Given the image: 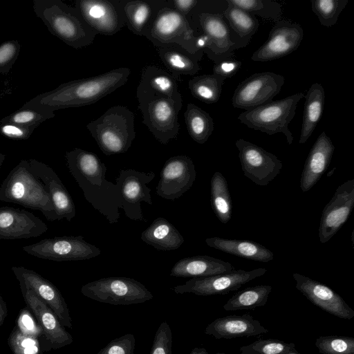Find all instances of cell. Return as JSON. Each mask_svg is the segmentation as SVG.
I'll list each match as a JSON object with an SVG mask.
<instances>
[{"mask_svg":"<svg viewBox=\"0 0 354 354\" xmlns=\"http://www.w3.org/2000/svg\"><path fill=\"white\" fill-rule=\"evenodd\" d=\"M130 68L120 67L104 73L63 83L55 88L38 94L21 107L54 112L62 109L87 106L124 85Z\"/></svg>","mask_w":354,"mask_h":354,"instance_id":"cell-1","label":"cell"},{"mask_svg":"<svg viewBox=\"0 0 354 354\" xmlns=\"http://www.w3.org/2000/svg\"><path fill=\"white\" fill-rule=\"evenodd\" d=\"M68 169L84 198L110 224L118 222L122 208L119 188L105 178L106 167L93 152L75 148L65 154Z\"/></svg>","mask_w":354,"mask_h":354,"instance_id":"cell-2","label":"cell"},{"mask_svg":"<svg viewBox=\"0 0 354 354\" xmlns=\"http://www.w3.org/2000/svg\"><path fill=\"white\" fill-rule=\"evenodd\" d=\"M32 8L48 31L72 48L91 45L97 35L75 7L61 0H34Z\"/></svg>","mask_w":354,"mask_h":354,"instance_id":"cell-3","label":"cell"},{"mask_svg":"<svg viewBox=\"0 0 354 354\" xmlns=\"http://www.w3.org/2000/svg\"><path fill=\"white\" fill-rule=\"evenodd\" d=\"M0 201L39 210L48 221L57 220L50 196L32 171L28 160H21L3 180L0 187Z\"/></svg>","mask_w":354,"mask_h":354,"instance_id":"cell-4","label":"cell"},{"mask_svg":"<svg viewBox=\"0 0 354 354\" xmlns=\"http://www.w3.org/2000/svg\"><path fill=\"white\" fill-rule=\"evenodd\" d=\"M134 119L133 113L127 106L115 105L89 122L86 128L105 155L123 153L136 138Z\"/></svg>","mask_w":354,"mask_h":354,"instance_id":"cell-5","label":"cell"},{"mask_svg":"<svg viewBox=\"0 0 354 354\" xmlns=\"http://www.w3.org/2000/svg\"><path fill=\"white\" fill-rule=\"evenodd\" d=\"M304 97L299 92L283 99L272 101L239 114L238 120L248 128L268 135L283 133L288 145L293 142V135L289 124L295 115L299 102Z\"/></svg>","mask_w":354,"mask_h":354,"instance_id":"cell-6","label":"cell"},{"mask_svg":"<svg viewBox=\"0 0 354 354\" xmlns=\"http://www.w3.org/2000/svg\"><path fill=\"white\" fill-rule=\"evenodd\" d=\"M195 33L187 17L162 0L143 36L152 44H175L195 54L199 51L195 46Z\"/></svg>","mask_w":354,"mask_h":354,"instance_id":"cell-7","label":"cell"},{"mask_svg":"<svg viewBox=\"0 0 354 354\" xmlns=\"http://www.w3.org/2000/svg\"><path fill=\"white\" fill-rule=\"evenodd\" d=\"M138 101L142 123L160 143L167 145L178 136L180 131L178 117L183 105L182 98L153 96Z\"/></svg>","mask_w":354,"mask_h":354,"instance_id":"cell-8","label":"cell"},{"mask_svg":"<svg viewBox=\"0 0 354 354\" xmlns=\"http://www.w3.org/2000/svg\"><path fill=\"white\" fill-rule=\"evenodd\" d=\"M81 292L93 300L113 305L142 304L153 297L138 281L122 277H106L88 282L82 286Z\"/></svg>","mask_w":354,"mask_h":354,"instance_id":"cell-9","label":"cell"},{"mask_svg":"<svg viewBox=\"0 0 354 354\" xmlns=\"http://www.w3.org/2000/svg\"><path fill=\"white\" fill-rule=\"evenodd\" d=\"M22 250L33 257L55 261H82L97 257L101 250L82 235L44 239Z\"/></svg>","mask_w":354,"mask_h":354,"instance_id":"cell-10","label":"cell"},{"mask_svg":"<svg viewBox=\"0 0 354 354\" xmlns=\"http://www.w3.org/2000/svg\"><path fill=\"white\" fill-rule=\"evenodd\" d=\"M284 77L273 72L254 73L235 89L232 104L235 108L250 111L272 101L281 90Z\"/></svg>","mask_w":354,"mask_h":354,"instance_id":"cell-11","label":"cell"},{"mask_svg":"<svg viewBox=\"0 0 354 354\" xmlns=\"http://www.w3.org/2000/svg\"><path fill=\"white\" fill-rule=\"evenodd\" d=\"M266 272L267 270L263 268L249 271L234 270L207 277L192 278L184 284L176 286L173 290L176 294L189 292L198 296L225 295L237 290L243 285Z\"/></svg>","mask_w":354,"mask_h":354,"instance_id":"cell-12","label":"cell"},{"mask_svg":"<svg viewBox=\"0 0 354 354\" xmlns=\"http://www.w3.org/2000/svg\"><path fill=\"white\" fill-rule=\"evenodd\" d=\"M155 178L153 171H138L133 169H121L115 179L122 198V209L131 220L144 221L141 203L153 204L151 189L147 185Z\"/></svg>","mask_w":354,"mask_h":354,"instance_id":"cell-13","label":"cell"},{"mask_svg":"<svg viewBox=\"0 0 354 354\" xmlns=\"http://www.w3.org/2000/svg\"><path fill=\"white\" fill-rule=\"evenodd\" d=\"M235 145L244 176L256 185L266 186L280 173L282 162L273 153L243 138Z\"/></svg>","mask_w":354,"mask_h":354,"instance_id":"cell-14","label":"cell"},{"mask_svg":"<svg viewBox=\"0 0 354 354\" xmlns=\"http://www.w3.org/2000/svg\"><path fill=\"white\" fill-rule=\"evenodd\" d=\"M26 307L36 318L43 330L40 339L43 351L59 349L73 342L72 335L66 330L54 312L31 290L21 288Z\"/></svg>","mask_w":354,"mask_h":354,"instance_id":"cell-15","label":"cell"},{"mask_svg":"<svg viewBox=\"0 0 354 354\" xmlns=\"http://www.w3.org/2000/svg\"><path fill=\"white\" fill-rule=\"evenodd\" d=\"M12 271L21 288L31 290L57 315L64 327L72 328L67 304L58 288L37 272L23 266H12Z\"/></svg>","mask_w":354,"mask_h":354,"instance_id":"cell-16","label":"cell"},{"mask_svg":"<svg viewBox=\"0 0 354 354\" xmlns=\"http://www.w3.org/2000/svg\"><path fill=\"white\" fill-rule=\"evenodd\" d=\"M196 177V171L191 158L185 155L172 156L162 168L156 194L164 199L174 201L192 187Z\"/></svg>","mask_w":354,"mask_h":354,"instance_id":"cell-17","label":"cell"},{"mask_svg":"<svg viewBox=\"0 0 354 354\" xmlns=\"http://www.w3.org/2000/svg\"><path fill=\"white\" fill-rule=\"evenodd\" d=\"M304 38L301 26L288 20L276 22L268 40L252 55L254 62H268L285 57L297 49Z\"/></svg>","mask_w":354,"mask_h":354,"instance_id":"cell-18","label":"cell"},{"mask_svg":"<svg viewBox=\"0 0 354 354\" xmlns=\"http://www.w3.org/2000/svg\"><path fill=\"white\" fill-rule=\"evenodd\" d=\"M74 7L97 34L113 35L125 26L118 1L77 0Z\"/></svg>","mask_w":354,"mask_h":354,"instance_id":"cell-19","label":"cell"},{"mask_svg":"<svg viewBox=\"0 0 354 354\" xmlns=\"http://www.w3.org/2000/svg\"><path fill=\"white\" fill-rule=\"evenodd\" d=\"M354 206V179L348 180L336 189L324 207L319 227V241L328 242L348 220Z\"/></svg>","mask_w":354,"mask_h":354,"instance_id":"cell-20","label":"cell"},{"mask_svg":"<svg viewBox=\"0 0 354 354\" xmlns=\"http://www.w3.org/2000/svg\"><path fill=\"white\" fill-rule=\"evenodd\" d=\"M296 288L315 306L344 319L354 317V310L328 286L299 273H293Z\"/></svg>","mask_w":354,"mask_h":354,"instance_id":"cell-21","label":"cell"},{"mask_svg":"<svg viewBox=\"0 0 354 354\" xmlns=\"http://www.w3.org/2000/svg\"><path fill=\"white\" fill-rule=\"evenodd\" d=\"M47 230L46 224L32 212L8 206L0 207V239L37 237Z\"/></svg>","mask_w":354,"mask_h":354,"instance_id":"cell-22","label":"cell"},{"mask_svg":"<svg viewBox=\"0 0 354 354\" xmlns=\"http://www.w3.org/2000/svg\"><path fill=\"white\" fill-rule=\"evenodd\" d=\"M189 20L196 21L212 41L209 50H204L207 57L216 62L233 56L234 43L232 41L229 28L220 14L201 12L196 17L188 15Z\"/></svg>","mask_w":354,"mask_h":354,"instance_id":"cell-23","label":"cell"},{"mask_svg":"<svg viewBox=\"0 0 354 354\" xmlns=\"http://www.w3.org/2000/svg\"><path fill=\"white\" fill-rule=\"evenodd\" d=\"M32 171L44 183L50 196L57 220L71 221L75 216L74 202L69 192L55 171L46 164L33 158L28 159Z\"/></svg>","mask_w":354,"mask_h":354,"instance_id":"cell-24","label":"cell"},{"mask_svg":"<svg viewBox=\"0 0 354 354\" xmlns=\"http://www.w3.org/2000/svg\"><path fill=\"white\" fill-rule=\"evenodd\" d=\"M268 330L251 315H234L214 319L205 329V334L216 339H233L266 334Z\"/></svg>","mask_w":354,"mask_h":354,"instance_id":"cell-25","label":"cell"},{"mask_svg":"<svg viewBox=\"0 0 354 354\" xmlns=\"http://www.w3.org/2000/svg\"><path fill=\"white\" fill-rule=\"evenodd\" d=\"M335 150L330 138L325 131L321 133L306 158L300 180L303 192L309 191L328 169Z\"/></svg>","mask_w":354,"mask_h":354,"instance_id":"cell-26","label":"cell"},{"mask_svg":"<svg viewBox=\"0 0 354 354\" xmlns=\"http://www.w3.org/2000/svg\"><path fill=\"white\" fill-rule=\"evenodd\" d=\"M161 96L168 98H182L176 79L168 71L154 65H147L142 71L136 89L138 100Z\"/></svg>","mask_w":354,"mask_h":354,"instance_id":"cell-27","label":"cell"},{"mask_svg":"<svg viewBox=\"0 0 354 354\" xmlns=\"http://www.w3.org/2000/svg\"><path fill=\"white\" fill-rule=\"evenodd\" d=\"M158 55L169 72L176 80L180 75H194L201 69L198 62L203 54L199 50L195 54L175 44H154Z\"/></svg>","mask_w":354,"mask_h":354,"instance_id":"cell-28","label":"cell"},{"mask_svg":"<svg viewBox=\"0 0 354 354\" xmlns=\"http://www.w3.org/2000/svg\"><path fill=\"white\" fill-rule=\"evenodd\" d=\"M229 262L207 255L183 258L172 267L170 276L184 278L207 277L234 270Z\"/></svg>","mask_w":354,"mask_h":354,"instance_id":"cell-29","label":"cell"},{"mask_svg":"<svg viewBox=\"0 0 354 354\" xmlns=\"http://www.w3.org/2000/svg\"><path fill=\"white\" fill-rule=\"evenodd\" d=\"M162 0H120L118 1L125 26L133 34L143 36V33Z\"/></svg>","mask_w":354,"mask_h":354,"instance_id":"cell-30","label":"cell"},{"mask_svg":"<svg viewBox=\"0 0 354 354\" xmlns=\"http://www.w3.org/2000/svg\"><path fill=\"white\" fill-rule=\"evenodd\" d=\"M213 248L239 257L268 263L274 258L273 252L265 246L249 240L227 239L217 236L205 239Z\"/></svg>","mask_w":354,"mask_h":354,"instance_id":"cell-31","label":"cell"},{"mask_svg":"<svg viewBox=\"0 0 354 354\" xmlns=\"http://www.w3.org/2000/svg\"><path fill=\"white\" fill-rule=\"evenodd\" d=\"M141 239L158 250L170 251L179 248L185 239L176 227L166 218L158 217L145 229Z\"/></svg>","mask_w":354,"mask_h":354,"instance_id":"cell-32","label":"cell"},{"mask_svg":"<svg viewBox=\"0 0 354 354\" xmlns=\"http://www.w3.org/2000/svg\"><path fill=\"white\" fill-rule=\"evenodd\" d=\"M304 98L299 144L306 142L322 118L325 102L324 87L319 83H313L304 95Z\"/></svg>","mask_w":354,"mask_h":354,"instance_id":"cell-33","label":"cell"},{"mask_svg":"<svg viewBox=\"0 0 354 354\" xmlns=\"http://www.w3.org/2000/svg\"><path fill=\"white\" fill-rule=\"evenodd\" d=\"M210 203L218 219L226 224L232 217V203L225 178L215 172L210 181Z\"/></svg>","mask_w":354,"mask_h":354,"instance_id":"cell-34","label":"cell"},{"mask_svg":"<svg viewBox=\"0 0 354 354\" xmlns=\"http://www.w3.org/2000/svg\"><path fill=\"white\" fill-rule=\"evenodd\" d=\"M184 118L189 136L198 144L206 142L214 128L211 115L197 105L189 103Z\"/></svg>","mask_w":354,"mask_h":354,"instance_id":"cell-35","label":"cell"},{"mask_svg":"<svg viewBox=\"0 0 354 354\" xmlns=\"http://www.w3.org/2000/svg\"><path fill=\"white\" fill-rule=\"evenodd\" d=\"M270 285H257L248 287L234 294L224 304L226 311L252 310L266 305L272 291Z\"/></svg>","mask_w":354,"mask_h":354,"instance_id":"cell-36","label":"cell"},{"mask_svg":"<svg viewBox=\"0 0 354 354\" xmlns=\"http://www.w3.org/2000/svg\"><path fill=\"white\" fill-rule=\"evenodd\" d=\"M225 78L218 75H201L188 82V88L193 97L206 104H214L221 97Z\"/></svg>","mask_w":354,"mask_h":354,"instance_id":"cell-37","label":"cell"},{"mask_svg":"<svg viewBox=\"0 0 354 354\" xmlns=\"http://www.w3.org/2000/svg\"><path fill=\"white\" fill-rule=\"evenodd\" d=\"M230 6L239 8L266 20L277 22L282 16L281 5L271 0H226Z\"/></svg>","mask_w":354,"mask_h":354,"instance_id":"cell-38","label":"cell"},{"mask_svg":"<svg viewBox=\"0 0 354 354\" xmlns=\"http://www.w3.org/2000/svg\"><path fill=\"white\" fill-rule=\"evenodd\" d=\"M223 16L241 37L253 35L259 26V21L254 15L233 6L228 5Z\"/></svg>","mask_w":354,"mask_h":354,"instance_id":"cell-39","label":"cell"},{"mask_svg":"<svg viewBox=\"0 0 354 354\" xmlns=\"http://www.w3.org/2000/svg\"><path fill=\"white\" fill-rule=\"evenodd\" d=\"M348 0H311V8L323 26L335 25L340 13L348 3Z\"/></svg>","mask_w":354,"mask_h":354,"instance_id":"cell-40","label":"cell"},{"mask_svg":"<svg viewBox=\"0 0 354 354\" xmlns=\"http://www.w3.org/2000/svg\"><path fill=\"white\" fill-rule=\"evenodd\" d=\"M55 116L54 112L21 107L19 109L2 118L0 120V123L8 122L36 129L41 123Z\"/></svg>","mask_w":354,"mask_h":354,"instance_id":"cell-41","label":"cell"},{"mask_svg":"<svg viewBox=\"0 0 354 354\" xmlns=\"http://www.w3.org/2000/svg\"><path fill=\"white\" fill-rule=\"evenodd\" d=\"M295 349L293 342L276 339H257L239 348L240 354H286Z\"/></svg>","mask_w":354,"mask_h":354,"instance_id":"cell-42","label":"cell"},{"mask_svg":"<svg viewBox=\"0 0 354 354\" xmlns=\"http://www.w3.org/2000/svg\"><path fill=\"white\" fill-rule=\"evenodd\" d=\"M315 346L322 354H354V338L328 335L317 337Z\"/></svg>","mask_w":354,"mask_h":354,"instance_id":"cell-43","label":"cell"},{"mask_svg":"<svg viewBox=\"0 0 354 354\" xmlns=\"http://www.w3.org/2000/svg\"><path fill=\"white\" fill-rule=\"evenodd\" d=\"M8 344L13 354H41L39 338L23 334L15 326L11 331Z\"/></svg>","mask_w":354,"mask_h":354,"instance_id":"cell-44","label":"cell"},{"mask_svg":"<svg viewBox=\"0 0 354 354\" xmlns=\"http://www.w3.org/2000/svg\"><path fill=\"white\" fill-rule=\"evenodd\" d=\"M21 46L16 39L6 41L0 44V73L6 75L17 61Z\"/></svg>","mask_w":354,"mask_h":354,"instance_id":"cell-45","label":"cell"},{"mask_svg":"<svg viewBox=\"0 0 354 354\" xmlns=\"http://www.w3.org/2000/svg\"><path fill=\"white\" fill-rule=\"evenodd\" d=\"M16 326L24 335L32 336L39 339L43 336V330L36 318L26 307L19 311L16 319Z\"/></svg>","mask_w":354,"mask_h":354,"instance_id":"cell-46","label":"cell"},{"mask_svg":"<svg viewBox=\"0 0 354 354\" xmlns=\"http://www.w3.org/2000/svg\"><path fill=\"white\" fill-rule=\"evenodd\" d=\"M172 334L169 325L162 322L156 332L149 354H171Z\"/></svg>","mask_w":354,"mask_h":354,"instance_id":"cell-47","label":"cell"},{"mask_svg":"<svg viewBox=\"0 0 354 354\" xmlns=\"http://www.w3.org/2000/svg\"><path fill=\"white\" fill-rule=\"evenodd\" d=\"M135 346L134 335L127 333L111 341L97 354H133Z\"/></svg>","mask_w":354,"mask_h":354,"instance_id":"cell-48","label":"cell"},{"mask_svg":"<svg viewBox=\"0 0 354 354\" xmlns=\"http://www.w3.org/2000/svg\"><path fill=\"white\" fill-rule=\"evenodd\" d=\"M34 130V128L26 127L12 123H0V133L12 140H27L30 138Z\"/></svg>","mask_w":354,"mask_h":354,"instance_id":"cell-49","label":"cell"},{"mask_svg":"<svg viewBox=\"0 0 354 354\" xmlns=\"http://www.w3.org/2000/svg\"><path fill=\"white\" fill-rule=\"evenodd\" d=\"M213 74L230 78L234 76L240 69L242 62L232 57L214 62Z\"/></svg>","mask_w":354,"mask_h":354,"instance_id":"cell-50","label":"cell"},{"mask_svg":"<svg viewBox=\"0 0 354 354\" xmlns=\"http://www.w3.org/2000/svg\"><path fill=\"white\" fill-rule=\"evenodd\" d=\"M167 4L179 12L182 15L187 17L192 10L198 3V0H167Z\"/></svg>","mask_w":354,"mask_h":354,"instance_id":"cell-51","label":"cell"},{"mask_svg":"<svg viewBox=\"0 0 354 354\" xmlns=\"http://www.w3.org/2000/svg\"><path fill=\"white\" fill-rule=\"evenodd\" d=\"M212 41L209 37L205 34L196 36L195 46L198 50H209Z\"/></svg>","mask_w":354,"mask_h":354,"instance_id":"cell-52","label":"cell"},{"mask_svg":"<svg viewBox=\"0 0 354 354\" xmlns=\"http://www.w3.org/2000/svg\"><path fill=\"white\" fill-rule=\"evenodd\" d=\"M8 315V308L6 304L2 297L0 295V327L3 325Z\"/></svg>","mask_w":354,"mask_h":354,"instance_id":"cell-53","label":"cell"},{"mask_svg":"<svg viewBox=\"0 0 354 354\" xmlns=\"http://www.w3.org/2000/svg\"><path fill=\"white\" fill-rule=\"evenodd\" d=\"M189 354H209V353L204 348L196 347L191 351Z\"/></svg>","mask_w":354,"mask_h":354,"instance_id":"cell-54","label":"cell"},{"mask_svg":"<svg viewBox=\"0 0 354 354\" xmlns=\"http://www.w3.org/2000/svg\"><path fill=\"white\" fill-rule=\"evenodd\" d=\"M6 158V155L0 153V168Z\"/></svg>","mask_w":354,"mask_h":354,"instance_id":"cell-55","label":"cell"},{"mask_svg":"<svg viewBox=\"0 0 354 354\" xmlns=\"http://www.w3.org/2000/svg\"><path fill=\"white\" fill-rule=\"evenodd\" d=\"M286 354H300L299 353H298L296 349H294L292 350V351L289 352V353H287Z\"/></svg>","mask_w":354,"mask_h":354,"instance_id":"cell-56","label":"cell"},{"mask_svg":"<svg viewBox=\"0 0 354 354\" xmlns=\"http://www.w3.org/2000/svg\"><path fill=\"white\" fill-rule=\"evenodd\" d=\"M216 354H227V353H222V352H217Z\"/></svg>","mask_w":354,"mask_h":354,"instance_id":"cell-57","label":"cell"}]
</instances>
